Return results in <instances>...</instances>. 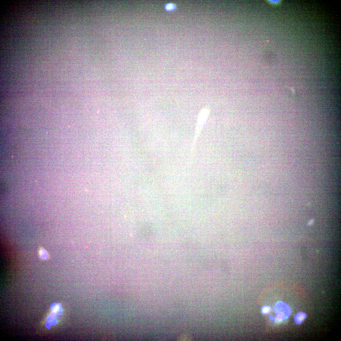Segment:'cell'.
I'll use <instances>...</instances> for the list:
<instances>
[{"instance_id": "8992f818", "label": "cell", "mask_w": 341, "mask_h": 341, "mask_svg": "<svg viewBox=\"0 0 341 341\" xmlns=\"http://www.w3.org/2000/svg\"><path fill=\"white\" fill-rule=\"evenodd\" d=\"M271 311V307L268 305H265L261 308V312L264 314H268Z\"/></svg>"}, {"instance_id": "3957f363", "label": "cell", "mask_w": 341, "mask_h": 341, "mask_svg": "<svg viewBox=\"0 0 341 341\" xmlns=\"http://www.w3.org/2000/svg\"><path fill=\"white\" fill-rule=\"evenodd\" d=\"M50 309L52 313L57 317L62 312V305L58 303H54L51 304Z\"/></svg>"}, {"instance_id": "9c48e42d", "label": "cell", "mask_w": 341, "mask_h": 341, "mask_svg": "<svg viewBox=\"0 0 341 341\" xmlns=\"http://www.w3.org/2000/svg\"><path fill=\"white\" fill-rule=\"evenodd\" d=\"M269 319H270V320H272L274 322H276L277 321V320H276V318H275L272 315H271L269 317Z\"/></svg>"}, {"instance_id": "277c9868", "label": "cell", "mask_w": 341, "mask_h": 341, "mask_svg": "<svg viewBox=\"0 0 341 341\" xmlns=\"http://www.w3.org/2000/svg\"><path fill=\"white\" fill-rule=\"evenodd\" d=\"M57 316L55 314L51 313L47 318V322L45 326L48 329H49L51 326L56 325L58 322L56 320Z\"/></svg>"}, {"instance_id": "ba28073f", "label": "cell", "mask_w": 341, "mask_h": 341, "mask_svg": "<svg viewBox=\"0 0 341 341\" xmlns=\"http://www.w3.org/2000/svg\"><path fill=\"white\" fill-rule=\"evenodd\" d=\"M40 255L41 258L43 259H47L49 257V254L47 252L43 249H41L40 251Z\"/></svg>"}, {"instance_id": "5b68a950", "label": "cell", "mask_w": 341, "mask_h": 341, "mask_svg": "<svg viewBox=\"0 0 341 341\" xmlns=\"http://www.w3.org/2000/svg\"><path fill=\"white\" fill-rule=\"evenodd\" d=\"M307 315L304 312H301L297 314L294 317V321L297 324L300 325L302 323L304 319L307 317Z\"/></svg>"}, {"instance_id": "7a4b0ae2", "label": "cell", "mask_w": 341, "mask_h": 341, "mask_svg": "<svg viewBox=\"0 0 341 341\" xmlns=\"http://www.w3.org/2000/svg\"><path fill=\"white\" fill-rule=\"evenodd\" d=\"M273 312L276 313L277 318L280 321L287 320L291 314L289 305L283 301H279L274 306Z\"/></svg>"}, {"instance_id": "52a82bcc", "label": "cell", "mask_w": 341, "mask_h": 341, "mask_svg": "<svg viewBox=\"0 0 341 341\" xmlns=\"http://www.w3.org/2000/svg\"><path fill=\"white\" fill-rule=\"evenodd\" d=\"M165 9L168 11H173L176 9V6L172 3H168L165 6Z\"/></svg>"}, {"instance_id": "6da1fadb", "label": "cell", "mask_w": 341, "mask_h": 341, "mask_svg": "<svg viewBox=\"0 0 341 341\" xmlns=\"http://www.w3.org/2000/svg\"><path fill=\"white\" fill-rule=\"evenodd\" d=\"M209 109L207 107L203 108L198 115L196 125L194 138L192 144V149L194 150L197 140L204 125L206 124L210 114Z\"/></svg>"}]
</instances>
